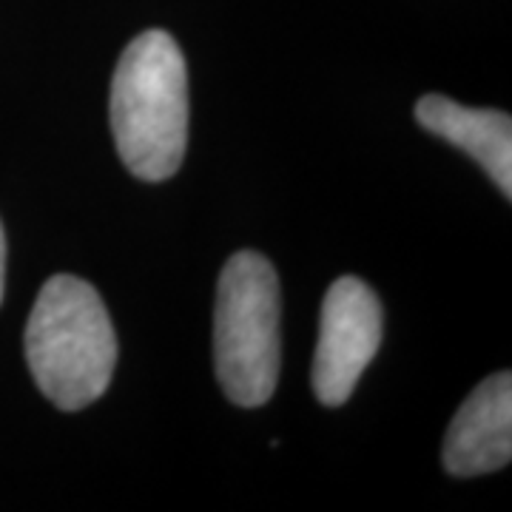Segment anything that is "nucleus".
<instances>
[{
	"instance_id": "obj_7",
	"label": "nucleus",
	"mask_w": 512,
	"mask_h": 512,
	"mask_svg": "<svg viewBox=\"0 0 512 512\" xmlns=\"http://www.w3.org/2000/svg\"><path fill=\"white\" fill-rule=\"evenodd\" d=\"M3 288H6V237L0 225V302H3Z\"/></svg>"
},
{
	"instance_id": "obj_2",
	"label": "nucleus",
	"mask_w": 512,
	"mask_h": 512,
	"mask_svg": "<svg viewBox=\"0 0 512 512\" xmlns=\"http://www.w3.org/2000/svg\"><path fill=\"white\" fill-rule=\"evenodd\" d=\"M23 342L35 384L60 410L89 407L111 384L117 336L100 293L77 276L57 274L40 288Z\"/></svg>"
},
{
	"instance_id": "obj_1",
	"label": "nucleus",
	"mask_w": 512,
	"mask_h": 512,
	"mask_svg": "<svg viewBox=\"0 0 512 512\" xmlns=\"http://www.w3.org/2000/svg\"><path fill=\"white\" fill-rule=\"evenodd\" d=\"M111 131L126 168L163 183L188 146V72L177 40L151 29L134 37L111 77Z\"/></svg>"
},
{
	"instance_id": "obj_6",
	"label": "nucleus",
	"mask_w": 512,
	"mask_h": 512,
	"mask_svg": "<svg viewBox=\"0 0 512 512\" xmlns=\"http://www.w3.org/2000/svg\"><path fill=\"white\" fill-rule=\"evenodd\" d=\"M421 128L467 151L504 191L512 197V120L493 109H467L444 94H424L416 103Z\"/></svg>"
},
{
	"instance_id": "obj_4",
	"label": "nucleus",
	"mask_w": 512,
	"mask_h": 512,
	"mask_svg": "<svg viewBox=\"0 0 512 512\" xmlns=\"http://www.w3.org/2000/svg\"><path fill=\"white\" fill-rule=\"evenodd\" d=\"M382 345V302L356 276L330 285L322 302L319 342L313 356V393L325 407H342L353 396L365 367Z\"/></svg>"
},
{
	"instance_id": "obj_3",
	"label": "nucleus",
	"mask_w": 512,
	"mask_h": 512,
	"mask_svg": "<svg viewBox=\"0 0 512 512\" xmlns=\"http://www.w3.org/2000/svg\"><path fill=\"white\" fill-rule=\"evenodd\" d=\"M279 279L256 251L234 254L220 274L214 362L222 393L239 407H262L279 382Z\"/></svg>"
},
{
	"instance_id": "obj_5",
	"label": "nucleus",
	"mask_w": 512,
	"mask_h": 512,
	"mask_svg": "<svg viewBox=\"0 0 512 512\" xmlns=\"http://www.w3.org/2000/svg\"><path fill=\"white\" fill-rule=\"evenodd\" d=\"M512 458V376L495 373L458 407L444 439V467L450 476L495 473Z\"/></svg>"
}]
</instances>
